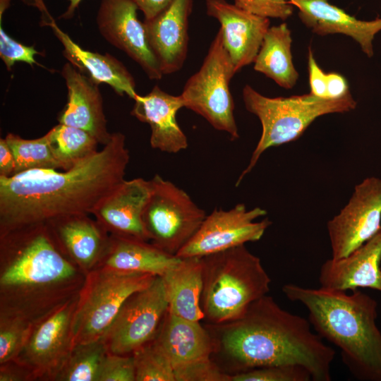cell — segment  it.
<instances>
[{"label":"cell","instance_id":"6da1fadb","mask_svg":"<svg viewBox=\"0 0 381 381\" xmlns=\"http://www.w3.org/2000/svg\"><path fill=\"white\" fill-rule=\"evenodd\" d=\"M126 137L111 133L95 154L63 172L36 169L0 176V234L73 214H90L125 179Z\"/></svg>","mask_w":381,"mask_h":381},{"label":"cell","instance_id":"7a4b0ae2","mask_svg":"<svg viewBox=\"0 0 381 381\" xmlns=\"http://www.w3.org/2000/svg\"><path fill=\"white\" fill-rule=\"evenodd\" d=\"M308 320L265 295L235 320L210 325L214 353L230 363L232 374L278 365L306 368L313 381H330L335 351L311 329Z\"/></svg>","mask_w":381,"mask_h":381},{"label":"cell","instance_id":"3957f363","mask_svg":"<svg viewBox=\"0 0 381 381\" xmlns=\"http://www.w3.org/2000/svg\"><path fill=\"white\" fill-rule=\"evenodd\" d=\"M86 275L64 255L46 222L0 234V313L32 322L78 294Z\"/></svg>","mask_w":381,"mask_h":381},{"label":"cell","instance_id":"277c9868","mask_svg":"<svg viewBox=\"0 0 381 381\" xmlns=\"http://www.w3.org/2000/svg\"><path fill=\"white\" fill-rule=\"evenodd\" d=\"M291 301L308 313L316 333L337 346L343 363L357 380L381 381V332L376 325V301L358 289L346 291L286 284Z\"/></svg>","mask_w":381,"mask_h":381},{"label":"cell","instance_id":"5b68a950","mask_svg":"<svg viewBox=\"0 0 381 381\" xmlns=\"http://www.w3.org/2000/svg\"><path fill=\"white\" fill-rule=\"evenodd\" d=\"M201 308L210 325L238 319L270 291L271 279L260 259L241 245L201 257Z\"/></svg>","mask_w":381,"mask_h":381},{"label":"cell","instance_id":"8992f818","mask_svg":"<svg viewBox=\"0 0 381 381\" xmlns=\"http://www.w3.org/2000/svg\"><path fill=\"white\" fill-rule=\"evenodd\" d=\"M248 111L255 115L262 126L260 140L249 163L236 183L238 186L258 163L268 148L279 146L298 139L318 117L332 113H345L356 107L351 93L339 99L321 98L308 94L289 97H268L249 85L242 91Z\"/></svg>","mask_w":381,"mask_h":381},{"label":"cell","instance_id":"52a82bcc","mask_svg":"<svg viewBox=\"0 0 381 381\" xmlns=\"http://www.w3.org/2000/svg\"><path fill=\"white\" fill-rule=\"evenodd\" d=\"M157 276L95 269L86 275L72 321L73 346L103 337L124 301Z\"/></svg>","mask_w":381,"mask_h":381},{"label":"cell","instance_id":"ba28073f","mask_svg":"<svg viewBox=\"0 0 381 381\" xmlns=\"http://www.w3.org/2000/svg\"><path fill=\"white\" fill-rule=\"evenodd\" d=\"M219 29L200 68L184 85L181 96L184 107L203 117L214 129L239 138L234 117L230 81L236 74Z\"/></svg>","mask_w":381,"mask_h":381},{"label":"cell","instance_id":"9c48e42d","mask_svg":"<svg viewBox=\"0 0 381 381\" xmlns=\"http://www.w3.org/2000/svg\"><path fill=\"white\" fill-rule=\"evenodd\" d=\"M150 183L142 217L145 230L150 243L176 256L207 214L184 190L160 175L155 174Z\"/></svg>","mask_w":381,"mask_h":381},{"label":"cell","instance_id":"30bf717a","mask_svg":"<svg viewBox=\"0 0 381 381\" xmlns=\"http://www.w3.org/2000/svg\"><path fill=\"white\" fill-rule=\"evenodd\" d=\"M163 279L157 276L147 287L124 301L103 336L109 353L132 354L152 341L168 311Z\"/></svg>","mask_w":381,"mask_h":381},{"label":"cell","instance_id":"8fae6325","mask_svg":"<svg viewBox=\"0 0 381 381\" xmlns=\"http://www.w3.org/2000/svg\"><path fill=\"white\" fill-rule=\"evenodd\" d=\"M78 294L32 322L15 358L35 380L54 381L73 348L72 321Z\"/></svg>","mask_w":381,"mask_h":381},{"label":"cell","instance_id":"7c38bea8","mask_svg":"<svg viewBox=\"0 0 381 381\" xmlns=\"http://www.w3.org/2000/svg\"><path fill=\"white\" fill-rule=\"evenodd\" d=\"M266 214L259 207L248 210L243 203L229 210L215 208L176 256L204 257L259 241L272 224L268 218L257 221Z\"/></svg>","mask_w":381,"mask_h":381},{"label":"cell","instance_id":"4fadbf2b","mask_svg":"<svg viewBox=\"0 0 381 381\" xmlns=\"http://www.w3.org/2000/svg\"><path fill=\"white\" fill-rule=\"evenodd\" d=\"M327 229L333 259L347 256L375 236L381 229V179L368 177L357 184Z\"/></svg>","mask_w":381,"mask_h":381},{"label":"cell","instance_id":"5bb4252c","mask_svg":"<svg viewBox=\"0 0 381 381\" xmlns=\"http://www.w3.org/2000/svg\"><path fill=\"white\" fill-rule=\"evenodd\" d=\"M133 0H101L96 22L99 33L111 45L135 61L152 80L163 74L149 44L143 22Z\"/></svg>","mask_w":381,"mask_h":381},{"label":"cell","instance_id":"9a60e30c","mask_svg":"<svg viewBox=\"0 0 381 381\" xmlns=\"http://www.w3.org/2000/svg\"><path fill=\"white\" fill-rule=\"evenodd\" d=\"M206 13L221 25L224 48L236 73L253 63L270 27V18L243 10L226 0H205Z\"/></svg>","mask_w":381,"mask_h":381},{"label":"cell","instance_id":"2e32d148","mask_svg":"<svg viewBox=\"0 0 381 381\" xmlns=\"http://www.w3.org/2000/svg\"><path fill=\"white\" fill-rule=\"evenodd\" d=\"M150 191V180L124 179L92 214L110 234L149 241L142 217Z\"/></svg>","mask_w":381,"mask_h":381},{"label":"cell","instance_id":"e0dca14e","mask_svg":"<svg viewBox=\"0 0 381 381\" xmlns=\"http://www.w3.org/2000/svg\"><path fill=\"white\" fill-rule=\"evenodd\" d=\"M193 0H173L163 11L144 19L149 44L164 75L181 69L186 59Z\"/></svg>","mask_w":381,"mask_h":381},{"label":"cell","instance_id":"ac0fdd59","mask_svg":"<svg viewBox=\"0 0 381 381\" xmlns=\"http://www.w3.org/2000/svg\"><path fill=\"white\" fill-rule=\"evenodd\" d=\"M64 255L86 274L105 254L110 234L87 214L59 217L46 222Z\"/></svg>","mask_w":381,"mask_h":381},{"label":"cell","instance_id":"d6986e66","mask_svg":"<svg viewBox=\"0 0 381 381\" xmlns=\"http://www.w3.org/2000/svg\"><path fill=\"white\" fill-rule=\"evenodd\" d=\"M381 229L370 239L340 259L327 260L321 266V287L353 291L368 288L381 293Z\"/></svg>","mask_w":381,"mask_h":381},{"label":"cell","instance_id":"ffe728a7","mask_svg":"<svg viewBox=\"0 0 381 381\" xmlns=\"http://www.w3.org/2000/svg\"><path fill=\"white\" fill-rule=\"evenodd\" d=\"M61 73L68 90V102L59 119V123L85 130L99 144L106 145L111 133L107 131L98 85L69 62L64 65Z\"/></svg>","mask_w":381,"mask_h":381},{"label":"cell","instance_id":"44dd1931","mask_svg":"<svg viewBox=\"0 0 381 381\" xmlns=\"http://www.w3.org/2000/svg\"><path fill=\"white\" fill-rule=\"evenodd\" d=\"M131 114L151 129L150 143L152 148L167 153H178L188 146L186 134L176 121V114L184 107L180 95H172L155 85L146 95L133 99Z\"/></svg>","mask_w":381,"mask_h":381},{"label":"cell","instance_id":"7402d4cb","mask_svg":"<svg viewBox=\"0 0 381 381\" xmlns=\"http://www.w3.org/2000/svg\"><path fill=\"white\" fill-rule=\"evenodd\" d=\"M298 10L302 23L313 33L325 36L343 34L351 37L369 58L374 55L373 40L381 31V16L363 20L331 4L329 0H289Z\"/></svg>","mask_w":381,"mask_h":381},{"label":"cell","instance_id":"603a6c76","mask_svg":"<svg viewBox=\"0 0 381 381\" xmlns=\"http://www.w3.org/2000/svg\"><path fill=\"white\" fill-rule=\"evenodd\" d=\"M47 25L52 28L61 43L65 58L79 71L97 85L107 84L121 96L126 95L133 99L135 97L138 95L135 81L121 61L109 54H102L83 49L64 32L54 19Z\"/></svg>","mask_w":381,"mask_h":381},{"label":"cell","instance_id":"cb8c5ba5","mask_svg":"<svg viewBox=\"0 0 381 381\" xmlns=\"http://www.w3.org/2000/svg\"><path fill=\"white\" fill-rule=\"evenodd\" d=\"M180 259L149 241L110 234L107 251L95 269L162 277Z\"/></svg>","mask_w":381,"mask_h":381},{"label":"cell","instance_id":"d4e9b609","mask_svg":"<svg viewBox=\"0 0 381 381\" xmlns=\"http://www.w3.org/2000/svg\"><path fill=\"white\" fill-rule=\"evenodd\" d=\"M200 322L167 311L154 340L167 356L174 368L213 355L214 339L208 329Z\"/></svg>","mask_w":381,"mask_h":381},{"label":"cell","instance_id":"484cf974","mask_svg":"<svg viewBox=\"0 0 381 381\" xmlns=\"http://www.w3.org/2000/svg\"><path fill=\"white\" fill-rule=\"evenodd\" d=\"M162 277L169 312L190 320L204 319L200 303L203 287L201 257L181 258Z\"/></svg>","mask_w":381,"mask_h":381},{"label":"cell","instance_id":"4316f807","mask_svg":"<svg viewBox=\"0 0 381 381\" xmlns=\"http://www.w3.org/2000/svg\"><path fill=\"white\" fill-rule=\"evenodd\" d=\"M291 30L285 23L270 26L253 62V68L284 89H291L299 75L291 54Z\"/></svg>","mask_w":381,"mask_h":381},{"label":"cell","instance_id":"83f0119b","mask_svg":"<svg viewBox=\"0 0 381 381\" xmlns=\"http://www.w3.org/2000/svg\"><path fill=\"white\" fill-rule=\"evenodd\" d=\"M47 134L52 153L64 170L73 167L98 151L96 138L76 127L59 123Z\"/></svg>","mask_w":381,"mask_h":381},{"label":"cell","instance_id":"f1b7e54d","mask_svg":"<svg viewBox=\"0 0 381 381\" xmlns=\"http://www.w3.org/2000/svg\"><path fill=\"white\" fill-rule=\"evenodd\" d=\"M107 353L103 337L74 345L54 381H97Z\"/></svg>","mask_w":381,"mask_h":381},{"label":"cell","instance_id":"f546056e","mask_svg":"<svg viewBox=\"0 0 381 381\" xmlns=\"http://www.w3.org/2000/svg\"><path fill=\"white\" fill-rule=\"evenodd\" d=\"M5 139L15 158V174L36 169H61L52 153L47 133L40 138L28 140L8 133Z\"/></svg>","mask_w":381,"mask_h":381},{"label":"cell","instance_id":"4dcf8cb0","mask_svg":"<svg viewBox=\"0 0 381 381\" xmlns=\"http://www.w3.org/2000/svg\"><path fill=\"white\" fill-rule=\"evenodd\" d=\"M132 355L135 381H176L172 363L154 339Z\"/></svg>","mask_w":381,"mask_h":381},{"label":"cell","instance_id":"1f68e13d","mask_svg":"<svg viewBox=\"0 0 381 381\" xmlns=\"http://www.w3.org/2000/svg\"><path fill=\"white\" fill-rule=\"evenodd\" d=\"M31 324L19 315L0 313V365L18 356Z\"/></svg>","mask_w":381,"mask_h":381},{"label":"cell","instance_id":"d6a6232c","mask_svg":"<svg viewBox=\"0 0 381 381\" xmlns=\"http://www.w3.org/2000/svg\"><path fill=\"white\" fill-rule=\"evenodd\" d=\"M310 372L298 365H269L232 374L231 381H310Z\"/></svg>","mask_w":381,"mask_h":381},{"label":"cell","instance_id":"836d02e7","mask_svg":"<svg viewBox=\"0 0 381 381\" xmlns=\"http://www.w3.org/2000/svg\"><path fill=\"white\" fill-rule=\"evenodd\" d=\"M174 370L176 381H231V377L211 357L177 366Z\"/></svg>","mask_w":381,"mask_h":381},{"label":"cell","instance_id":"e575fe53","mask_svg":"<svg viewBox=\"0 0 381 381\" xmlns=\"http://www.w3.org/2000/svg\"><path fill=\"white\" fill-rule=\"evenodd\" d=\"M37 54H42L34 47L24 45L8 35L0 22V57L8 71L18 61L27 63L32 66L37 64L35 59V56Z\"/></svg>","mask_w":381,"mask_h":381},{"label":"cell","instance_id":"d590c367","mask_svg":"<svg viewBox=\"0 0 381 381\" xmlns=\"http://www.w3.org/2000/svg\"><path fill=\"white\" fill-rule=\"evenodd\" d=\"M97 381H135V370L132 354L106 355Z\"/></svg>","mask_w":381,"mask_h":381},{"label":"cell","instance_id":"8d00e7d4","mask_svg":"<svg viewBox=\"0 0 381 381\" xmlns=\"http://www.w3.org/2000/svg\"><path fill=\"white\" fill-rule=\"evenodd\" d=\"M234 4L257 16L284 20L292 15L294 8L289 0H234Z\"/></svg>","mask_w":381,"mask_h":381},{"label":"cell","instance_id":"74e56055","mask_svg":"<svg viewBox=\"0 0 381 381\" xmlns=\"http://www.w3.org/2000/svg\"><path fill=\"white\" fill-rule=\"evenodd\" d=\"M308 59L310 93L318 97L327 98V73L317 64L310 47L308 49Z\"/></svg>","mask_w":381,"mask_h":381},{"label":"cell","instance_id":"f35d334b","mask_svg":"<svg viewBox=\"0 0 381 381\" xmlns=\"http://www.w3.org/2000/svg\"><path fill=\"white\" fill-rule=\"evenodd\" d=\"M35 377L25 365L13 359L0 365V381H33Z\"/></svg>","mask_w":381,"mask_h":381},{"label":"cell","instance_id":"ab89813d","mask_svg":"<svg viewBox=\"0 0 381 381\" xmlns=\"http://www.w3.org/2000/svg\"><path fill=\"white\" fill-rule=\"evenodd\" d=\"M351 93L345 78L337 73H327V97L339 99Z\"/></svg>","mask_w":381,"mask_h":381},{"label":"cell","instance_id":"60d3db41","mask_svg":"<svg viewBox=\"0 0 381 381\" xmlns=\"http://www.w3.org/2000/svg\"><path fill=\"white\" fill-rule=\"evenodd\" d=\"M16 174V161L5 138L0 139V176L10 177Z\"/></svg>","mask_w":381,"mask_h":381},{"label":"cell","instance_id":"b9f144b4","mask_svg":"<svg viewBox=\"0 0 381 381\" xmlns=\"http://www.w3.org/2000/svg\"><path fill=\"white\" fill-rule=\"evenodd\" d=\"M144 15V19L148 20L154 18L167 6H168L173 0H133Z\"/></svg>","mask_w":381,"mask_h":381},{"label":"cell","instance_id":"7bdbcfd3","mask_svg":"<svg viewBox=\"0 0 381 381\" xmlns=\"http://www.w3.org/2000/svg\"><path fill=\"white\" fill-rule=\"evenodd\" d=\"M31 4L35 6L44 16V25H47L49 22L53 20L50 16L43 0H29Z\"/></svg>","mask_w":381,"mask_h":381},{"label":"cell","instance_id":"ee69618b","mask_svg":"<svg viewBox=\"0 0 381 381\" xmlns=\"http://www.w3.org/2000/svg\"><path fill=\"white\" fill-rule=\"evenodd\" d=\"M69 1V5L65 11V13H63L61 16L62 18L65 19H69L71 18L78 8V5L80 4V1L82 0H68Z\"/></svg>","mask_w":381,"mask_h":381},{"label":"cell","instance_id":"f6af8a7d","mask_svg":"<svg viewBox=\"0 0 381 381\" xmlns=\"http://www.w3.org/2000/svg\"><path fill=\"white\" fill-rule=\"evenodd\" d=\"M11 0H0V18H2L5 11L9 7Z\"/></svg>","mask_w":381,"mask_h":381}]
</instances>
